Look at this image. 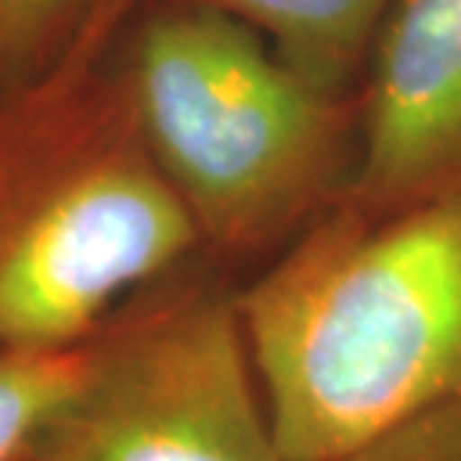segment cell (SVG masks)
I'll return each mask as SVG.
<instances>
[{"instance_id": "obj_1", "label": "cell", "mask_w": 461, "mask_h": 461, "mask_svg": "<svg viewBox=\"0 0 461 461\" xmlns=\"http://www.w3.org/2000/svg\"><path fill=\"white\" fill-rule=\"evenodd\" d=\"M237 300L285 458L339 461L461 402V195L330 207Z\"/></svg>"}, {"instance_id": "obj_2", "label": "cell", "mask_w": 461, "mask_h": 461, "mask_svg": "<svg viewBox=\"0 0 461 461\" xmlns=\"http://www.w3.org/2000/svg\"><path fill=\"white\" fill-rule=\"evenodd\" d=\"M123 112L222 267L270 264L357 171V94L312 85L255 27L198 0L144 15Z\"/></svg>"}, {"instance_id": "obj_3", "label": "cell", "mask_w": 461, "mask_h": 461, "mask_svg": "<svg viewBox=\"0 0 461 461\" xmlns=\"http://www.w3.org/2000/svg\"><path fill=\"white\" fill-rule=\"evenodd\" d=\"M237 294L204 252L135 291L78 345L24 461H288Z\"/></svg>"}, {"instance_id": "obj_4", "label": "cell", "mask_w": 461, "mask_h": 461, "mask_svg": "<svg viewBox=\"0 0 461 461\" xmlns=\"http://www.w3.org/2000/svg\"><path fill=\"white\" fill-rule=\"evenodd\" d=\"M186 204L132 123L0 198V348L60 354L201 255Z\"/></svg>"}, {"instance_id": "obj_5", "label": "cell", "mask_w": 461, "mask_h": 461, "mask_svg": "<svg viewBox=\"0 0 461 461\" xmlns=\"http://www.w3.org/2000/svg\"><path fill=\"white\" fill-rule=\"evenodd\" d=\"M357 112V171L339 204L393 213L461 195V0H393Z\"/></svg>"}, {"instance_id": "obj_6", "label": "cell", "mask_w": 461, "mask_h": 461, "mask_svg": "<svg viewBox=\"0 0 461 461\" xmlns=\"http://www.w3.org/2000/svg\"><path fill=\"white\" fill-rule=\"evenodd\" d=\"M255 27L312 85L357 94L393 0H198Z\"/></svg>"}, {"instance_id": "obj_7", "label": "cell", "mask_w": 461, "mask_h": 461, "mask_svg": "<svg viewBox=\"0 0 461 461\" xmlns=\"http://www.w3.org/2000/svg\"><path fill=\"white\" fill-rule=\"evenodd\" d=\"M78 348L60 354H18L0 348V461H24L27 447L69 386Z\"/></svg>"}, {"instance_id": "obj_8", "label": "cell", "mask_w": 461, "mask_h": 461, "mask_svg": "<svg viewBox=\"0 0 461 461\" xmlns=\"http://www.w3.org/2000/svg\"><path fill=\"white\" fill-rule=\"evenodd\" d=\"M339 461H461V402L420 413Z\"/></svg>"}, {"instance_id": "obj_9", "label": "cell", "mask_w": 461, "mask_h": 461, "mask_svg": "<svg viewBox=\"0 0 461 461\" xmlns=\"http://www.w3.org/2000/svg\"><path fill=\"white\" fill-rule=\"evenodd\" d=\"M69 0H0V40L24 42L49 24Z\"/></svg>"}, {"instance_id": "obj_10", "label": "cell", "mask_w": 461, "mask_h": 461, "mask_svg": "<svg viewBox=\"0 0 461 461\" xmlns=\"http://www.w3.org/2000/svg\"><path fill=\"white\" fill-rule=\"evenodd\" d=\"M132 4H135V0H103V13L108 18H114V15L123 13L126 6H132Z\"/></svg>"}]
</instances>
